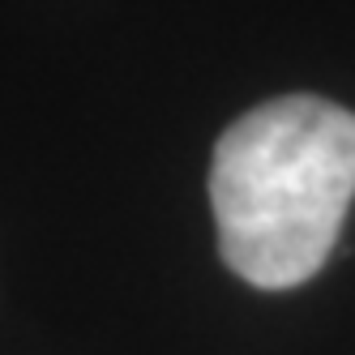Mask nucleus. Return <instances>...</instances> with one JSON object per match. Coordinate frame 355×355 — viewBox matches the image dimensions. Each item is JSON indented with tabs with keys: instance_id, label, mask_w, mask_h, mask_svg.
Here are the masks:
<instances>
[{
	"instance_id": "1",
	"label": "nucleus",
	"mask_w": 355,
	"mask_h": 355,
	"mask_svg": "<svg viewBox=\"0 0 355 355\" xmlns=\"http://www.w3.org/2000/svg\"><path fill=\"white\" fill-rule=\"evenodd\" d=\"M355 197V116L317 94L244 112L214 141L218 252L244 283L300 287L334 252Z\"/></svg>"
}]
</instances>
